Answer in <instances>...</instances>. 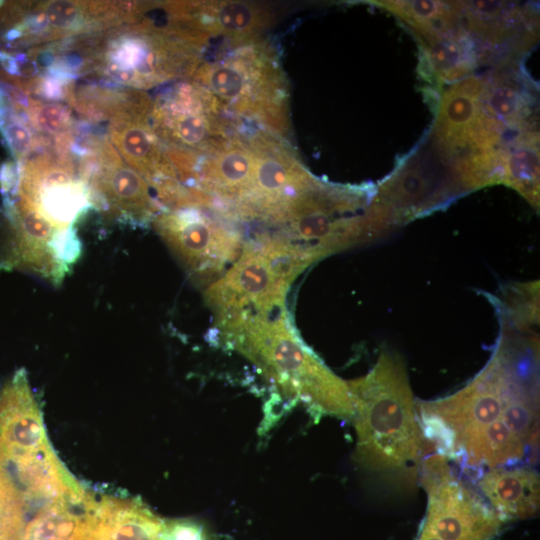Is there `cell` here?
I'll return each mask as SVG.
<instances>
[{"label":"cell","mask_w":540,"mask_h":540,"mask_svg":"<svg viewBox=\"0 0 540 540\" xmlns=\"http://www.w3.org/2000/svg\"><path fill=\"white\" fill-rule=\"evenodd\" d=\"M500 327L490 359L470 382L417 407L429 452L470 468L508 466L538 449V330L501 320Z\"/></svg>","instance_id":"cell-1"},{"label":"cell","mask_w":540,"mask_h":540,"mask_svg":"<svg viewBox=\"0 0 540 540\" xmlns=\"http://www.w3.org/2000/svg\"><path fill=\"white\" fill-rule=\"evenodd\" d=\"M347 384L357 436L354 461L414 486L428 451L403 359L383 350L366 375Z\"/></svg>","instance_id":"cell-2"},{"label":"cell","mask_w":540,"mask_h":540,"mask_svg":"<svg viewBox=\"0 0 540 540\" xmlns=\"http://www.w3.org/2000/svg\"><path fill=\"white\" fill-rule=\"evenodd\" d=\"M225 343L251 361L281 395L313 414L352 420L346 381L333 373L300 339L286 309L244 315L216 324Z\"/></svg>","instance_id":"cell-3"},{"label":"cell","mask_w":540,"mask_h":540,"mask_svg":"<svg viewBox=\"0 0 540 540\" xmlns=\"http://www.w3.org/2000/svg\"><path fill=\"white\" fill-rule=\"evenodd\" d=\"M189 81L210 93L226 112L286 138L290 128L287 78L276 48L262 36L224 39L211 56L201 53Z\"/></svg>","instance_id":"cell-4"},{"label":"cell","mask_w":540,"mask_h":540,"mask_svg":"<svg viewBox=\"0 0 540 540\" xmlns=\"http://www.w3.org/2000/svg\"><path fill=\"white\" fill-rule=\"evenodd\" d=\"M370 186L336 185L317 179L287 208L271 236L300 249L312 263L383 237Z\"/></svg>","instance_id":"cell-5"},{"label":"cell","mask_w":540,"mask_h":540,"mask_svg":"<svg viewBox=\"0 0 540 540\" xmlns=\"http://www.w3.org/2000/svg\"><path fill=\"white\" fill-rule=\"evenodd\" d=\"M205 39L183 27L143 22L108 34L92 49L83 68L128 87L145 89L191 76Z\"/></svg>","instance_id":"cell-6"},{"label":"cell","mask_w":540,"mask_h":540,"mask_svg":"<svg viewBox=\"0 0 540 540\" xmlns=\"http://www.w3.org/2000/svg\"><path fill=\"white\" fill-rule=\"evenodd\" d=\"M0 459L27 493L53 497L73 477L54 453L24 369L0 391Z\"/></svg>","instance_id":"cell-7"},{"label":"cell","mask_w":540,"mask_h":540,"mask_svg":"<svg viewBox=\"0 0 540 540\" xmlns=\"http://www.w3.org/2000/svg\"><path fill=\"white\" fill-rule=\"evenodd\" d=\"M419 478L427 509L418 540H491L500 531L504 521L445 456L426 454Z\"/></svg>","instance_id":"cell-8"},{"label":"cell","mask_w":540,"mask_h":540,"mask_svg":"<svg viewBox=\"0 0 540 540\" xmlns=\"http://www.w3.org/2000/svg\"><path fill=\"white\" fill-rule=\"evenodd\" d=\"M206 209L197 205L166 208L153 224L190 277L207 288L238 259L244 241L239 229Z\"/></svg>","instance_id":"cell-9"},{"label":"cell","mask_w":540,"mask_h":540,"mask_svg":"<svg viewBox=\"0 0 540 540\" xmlns=\"http://www.w3.org/2000/svg\"><path fill=\"white\" fill-rule=\"evenodd\" d=\"M256 153L253 180L233 219L274 227L289 205L310 188L315 178L286 141L266 131L251 137Z\"/></svg>","instance_id":"cell-10"},{"label":"cell","mask_w":540,"mask_h":540,"mask_svg":"<svg viewBox=\"0 0 540 540\" xmlns=\"http://www.w3.org/2000/svg\"><path fill=\"white\" fill-rule=\"evenodd\" d=\"M152 120L160 139L202 156L218 151L236 134L229 113L191 81L153 103Z\"/></svg>","instance_id":"cell-11"},{"label":"cell","mask_w":540,"mask_h":540,"mask_svg":"<svg viewBox=\"0 0 540 540\" xmlns=\"http://www.w3.org/2000/svg\"><path fill=\"white\" fill-rule=\"evenodd\" d=\"M291 284L272 270L258 242H244L238 259L206 288L207 305L216 323L240 315L271 314L285 309Z\"/></svg>","instance_id":"cell-12"},{"label":"cell","mask_w":540,"mask_h":540,"mask_svg":"<svg viewBox=\"0 0 540 540\" xmlns=\"http://www.w3.org/2000/svg\"><path fill=\"white\" fill-rule=\"evenodd\" d=\"M18 195L63 233H75L74 223L92 203V191L86 181L77 179L68 164L46 159L24 168Z\"/></svg>","instance_id":"cell-13"},{"label":"cell","mask_w":540,"mask_h":540,"mask_svg":"<svg viewBox=\"0 0 540 540\" xmlns=\"http://www.w3.org/2000/svg\"><path fill=\"white\" fill-rule=\"evenodd\" d=\"M129 17L128 9L109 3L46 1L28 10L20 23L7 32V38L13 40L23 36L33 42H44L113 26Z\"/></svg>","instance_id":"cell-14"},{"label":"cell","mask_w":540,"mask_h":540,"mask_svg":"<svg viewBox=\"0 0 540 540\" xmlns=\"http://www.w3.org/2000/svg\"><path fill=\"white\" fill-rule=\"evenodd\" d=\"M163 522L140 500L86 493L73 540H159Z\"/></svg>","instance_id":"cell-15"},{"label":"cell","mask_w":540,"mask_h":540,"mask_svg":"<svg viewBox=\"0 0 540 540\" xmlns=\"http://www.w3.org/2000/svg\"><path fill=\"white\" fill-rule=\"evenodd\" d=\"M150 184L111 147H104L99 167L92 177L96 190L113 214L138 223L154 220L160 206L150 193Z\"/></svg>","instance_id":"cell-16"},{"label":"cell","mask_w":540,"mask_h":540,"mask_svg":"<svg viewBox=\"0 0 540 540\" xmlns=\"http://www.w3.org/2000/svg\"><path fill=\"white\" fill-rule=\"evenodd\" d=\"M280 13L277 7L261 2H188L190 25L210 39L262 36L278 20Z\"/></svg>","instance_id":"cell-17"},{"label":"cell","mask_w":540,"mask_h":540,"mask_svg":"<svg viewBox=\"0 0 540 540\" xmlns=\"http://www.w3.org/2000/svg\"><path fill=\"white\" fill-rule=\"evenodd\" d=\"M476 488L503 521L532 518L539 511L540 479L530 467L489 469L479 478Z\"/></svg>","instance_id":"cell-18"},{"label":"cell","mask_w":540,"mask_h":540,"mask_svg":"<svg viewBox=\"0 0 540 540\" xmlns=\"http://www.w3.org/2000/svg\"><path fill=\"white\" fill-rule=\"evenodd\" d=\"M472 37L466 30L454 27L420 42L425 69L440 82L469 74L479 61Z\"/></svg>","instance_id":"cell-19"},{"label":"cell","mask_w":540,"mask_h":540,"mask_svg":"<svg viewBox=\"0 0 540 540\" xmlns=\"http://www.w3.org/2000/svg\"><path fill=\"white\" fill-rule=\"evenodd\" d=\"M377 4L404 21L419 42L456 27L461 19L459 2L385 1Z\"/></svg>","instance_id":"cell-20"},{"label":"cell","mask_w":540,"mask_h":540,"mask_svg":"<svg viewBox=\"0 0 540 540\" xmlns=\"http://www.w3.org/2000/svg\"><path fill=\"white\" fill-rule=\"evenodd\" d=\"M503 183L517 190L539 208V148L536 130L522 134L511 146L505 163Z\"/></svg>","instance_id":"cell-21"},{"label":"cell","mask_w":540,"mask_h":540,"mask_svg":"<svg viewBox=\"0 0 540 540\" xmlns=\"http://www.w3.org/2000/svg\"><path fill=\"white\" fill-rule=\"evenodd\" d=\"M28 500L0 459V540H21Z\"/></svg>","instance_id":"cell-22"},{"label":"cell","mask_w":540,"mask_h":540,"mask_svg":"<svg viewBox=\"0 0 540 540\" xmlns=\"http://www.w3.org/2000/svg\"><path fill=\"white\" fill-rule=\"evenodd\" d=\"M30 115L37 128L48 133L62 132L70 123L68 109L57 103L33 102Z\"/></svg>","instance_id":"cell-23"},{"label":"cell","mask_w":540,"mask_h":540,"mask_svg":"<svg viewBox=\"0 0 540 540\" xmlns=\"http://www.w3.org/2000/svg\"><path fill=\"white\" fill-rule=\"evenodd\" d=\"M159 540H213L203 523L194 519L164 520Z\"/></svg>","instance_id":"cell-24"},{"label":"cell","mask_w":540,"mask_h":540,"mask_svg":"<svg viewBox=\"0 0 540 540\" xmlns=\"http://www.w3.org/2000/svg\"><path fill=\"white\" fill-rule=\"evenodd\" d=\"M4 138L17 158L25 156L32 146V136L28 128L20 122H10L3 129Z\"/></svg>","instance_id":"cell-25"}]
</instances>
